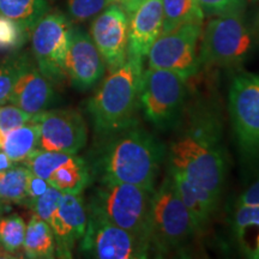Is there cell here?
<instances>
[{"mask_svg": "<svg viewBox=\"0 0 259 259\" xmlns=\"http://www.w3.org/2000/svg\"><path fill=\"white\" fill-rule=\"evenodd\" d=\"M167 149L170 170L183 173L220 199L227 176L223 127L219 113L204 102L187 105Z\"/></svg>", "mask_w": 259, "mask_h": 259, "instance_id": "cell-1", "label": "cell"}, {"mask_svg": "<svg viewBox=\"0 0 259 259\" xmlns=\"http://www.w3.org/2000/svg\"><path fill=\"white\" fill-rule=\"evenodd\" d=\"M106 139L95 168L100 173V180L155 190L167 156L166 147L138 122Z\"/></svg>", "mask_w": 259, "mask_h": 259, "instance_id": "cell-2", "label": "cell"}, {"mask_svg": "<svg viewBox=\"0 0 259 259\" xmlns=\"http://www.w3.org/2000/svg\"><path fill=\"white\" fill-rule=\"evenodd\" d=\"M143 71V59L128 56L88 100L87 112L99 137L107 138L137 124Z\"/></svg>", "mask_w": 259, "mask_h": 259, "instance_id": "cell-3", "label": "cell"}, {"mask_svg": "<svg viewBox=\"0 0 259 259\" xmlns=\"http://www.w3.org/2000/svg\"><path fill=\"white\" fill-rule=\"evenodd\" d=\"M199 233L169 174L154 190L151 199L148 231L150 253L166 257L185 251Z\"/></svg>", "mask_w": 259, "mask_h": 259, "instance_id": "cell-4", "label": "cell"}, {"mask_svg": "<svg viewBox=\"0 0 259 259\" xmlns=\"http://www.w3.org/2000/svg\"><path fill=\"white\" fill-rule=\"evenodd\" d=\"M254 36L245 6L212 16L199 38L200 66L239 69L250 59Z\"/></svg>", "mask_w": 259, "mask_h": 259, "instance_id": "cell-5", "label": "cell"}, {"mask_svg": "<svg viewBox=\"0 0 259 259\" xmlns=\"http://www.w3.org/2000/svg\"><path fill=\"white\" fill-rule=\"evenodd\" d=\"M153 194L154 190L141 186L100 180L87 209L149 241V215Z\"/></svg>", "mask_w": 259, "mask_h": 259, "instance_id": "cell-6", "label": "cell"}, {"mask_svg": "<svg viewBox=\"0 0 259 259\" xmlns=\"http://www.w3.org/2000/svg\"><path fill=\"white\" fill-rule=\"evenodd\" d=\"M228 111L242 163L259 173V73L242 71L233 77Z\"/></svg>", "mask_w": 259, "mask_h": 259, "instance_id": "cell-7", "label": "cell"}, {"mask_svg": "<svg viewBox=\"0 0 259 259\" xmlns=\"http://www.w3.org/2000/svg\"><path fill=\"white\" fill-rule=\"evenodd\" d=\"M189 105L187 78L171 71H143L141 85V111L154 127L176 130Z\"/></svg>", "mask_w": 259, "mask_h": 259, "instance_id": "cell-8", "label": "cell"}, {"mask_svg": "<svg viewBox=\"0 0 259 259\" xmlns=\"http://www.w3.org/2000/svg\"><path fill=\"white\" fill-rule=\"evenodd\" d=\"M72 27V22L61 12H47L30 32L31 56L53 85L67 79L65 63Z\"/></svg>", "mask_w": 259, "mask_h": 259, "instance_id": "cell-9", "label": "cell"}, {"mask_svg": "<svg viewBox=\"0 0 259 259\" xmlns=\"http://www.w3.org/2000/svg\"><path fill=\"white\" fill-rule=\"evenodd\" d=\"M203 24H185L161 32L148 53L151 69L171 71L189 79L199 72V38Z\"/></svg>", "mask_w": 259, "mask_h": 259, "instance_id": "cell-10", "label": "cell"}, {"mask_svg": "<svg viewBox=\"0 0 259 259\" xmlns=\"http://www.w3.org/2000/svg\"><path fill=\"white\" fill-rule=\"evenodd\" d=\"M80 251L99 259H144L150 254V246L147 239L113 225L88 210Z\"/></svg>", "mask_w": 259, "mask_h": 259, "instance_id": "cell-11", "label": "cell"}, {"mask_svg": "<svg viewBox=\"0 0 259 259\" xmlns=\"http://www.w3.org/2000/svg\"><path fill=\"white\" fill-rule=\"evenodd\" d=\"M22 164L63 193L80 194L93 178L88 162L77 154L36 149Z\"/></svg>", "mask_w": 259, "mask_h": 259, "instance_id": "cell-12", "label": "cell"}, {"mask_svg": "<svg viewBox=\"0 0 259 259\" xmlns=\"http://www.w3.org/2000/svg\"><path fill=\"white\" fill-rule=\"evenodd\" d=\"M38 127L37 149L59 153L78 154L88 142V128L79 112L53 109L31 116Z\"/></svg>", "mask_w": 259, "mask_h": 259, "instance_id": "cell-13", "label": "cell"}, {"mask_svg": "<svg viewBox=\"0 0 259 259\" xmlns=\"http://www.w3.org/2000/svg\"><path fill=\"white\" fill-rule=\"evenodd\" d=\"M90 36L109 71L122 65L128 57V15L112 4L94 17Z\"/></svg>", "mask_w": 259, "mask_h": 259, "instance_id": "cell-14", "label": "cell"}, {"mask_svg": "<svg viewBox=\"0 0 259 259\" xmlns=\"http://www.w3.org/2000/svg\"><path fill=\"white\" fill-rule=\"evenodd\" d=\"M56 92L53 84L42 74L34 58L28 52H19L17 77L9 103L34 115L54 103Z\"/></svg>", "mask_w": 259, "mask_h": 259, "instance_id": "cell-15", "label": "cell"}, {"mask_svg": "<svg viewBox=\"0 0 259 259\" xmlns=\"http://www.w3.org/2000/svg\"><path fill=\"white\" fill-rule=\"evenodd\" d=\"M67 79L79 92L92 89L101 80L106 63L92 36L82 28L72 27L65 63Z\"/></svg>", "mask_w": 259, "mask_h": 259, "instance_id": "cell-16", "label": "cell"}, {"mask_svg": "<svg viewBox=\"0 0 259 259\" xmlns=\"http://www.w3.org/2000/svg\"><path fill=\"white\" fill-rule=\"evenodd\" d=\"M87 222L88 209L82 196L63 193L59 205L48 221L56 238V257H72L74 245L85 233Z\"/></svg>", "mask_w": 259, "mask_h": 259, "instance_id": "cell-17", "label": "cell"}, {"mask_svg": "<svg viewBox=\"0 0 259 259\" xmlns=\"http://www.w3.org/2000/svg\"><path fill=\"white\" fill-rule=\"evenodd\" d=\"M162 27V0H143L128 16V56L144 60Z\"/></svg>", "mask_w": 259, "mask_h": 259, "instance_id": "cell-18", "label": "cell"}, {"mask_svg": "<svg viewBox=\"0 0 259 259\" xmlns=\"http://www.w3.org/2000/svg\"><path fill=\"white\" fill-rule=\"evenodd\" d=\"M169 174L173 178L174 185L184 205L189 210L197 228L202 233L218 209L220 199L213 197L209 191L194 184L180 171L169 170Z\"/></svg>", "mask_w": 259, "mask_h": 259, "instance_id": "cell-19", "label": "cell"}, {"mask_svg": "<svg viewBox=\"0 0 259 259\" xmlns=\"http://www.w3.org/2000/svg\"><path fill=\"white\" fill-rule=\"evenodd\" d=\"M24 254L30 259H51L56 257V238L51 226L34 215L25 227Z\"/></svg>", "mask_w": 259, "mask_h": 259, "instance_id": "cell-20", "label": "cell"}, {"mask_svg": "<svg viewBox=\"0 0 259 259\" xmlns=\"http://www.w3.org/2000/svg\"><path fill=\"white\" fill-rule=\"evenodd\" d=\"M38 144V127L34 121L18 126L3 137L0 150H3L15 163L23 162Z\"/></svg>", "mask_w": 259, "mask_h": 259, "instance_id": "cell-21", "label": "cell"}, {"mask_svg": "<svg viewBox=\"0 0 259 259\" xmlns=\"http://www.w3.org/2000/svg\"><path fill=\"white\" fill-rule=\"evenodd\" d=\"M48 10L47 0H0V16L17 22L30 32Z\"/></svg>", "mask_w": 259, "mask_h": 259, "instance_id": "cell-22", "label": "cell"}, {"mask_svg": "<svg viewBox=\"0 0 259 259\" xmlns=\"http://www.w3.org/2000/svg\"><path fill=\"white\" fill-rule=\"evenodd\" d=\"M163 27L167 32L185 24H203L205 15L197 0H162Z\"/></svg>", "mask_w": 259, "mask_h": 259, "instance_id": "cell-23", "label": "cell"}, {"mask_svg": "<svg viewBox=\"0 0 259 259\" xmlns=\"http://www.w3.org/2000/svg\"><path fill=\"white\" fill-rule=\"evenodd\" d=\"M28 168L24 164L0 171V199L3 203L27 206Z\"/></svg>", "mask_w": 259, "mask_h": 259, "instance_id": "cell-24", "label": "cell"}, {"mask_svg": "<svg viewBox=\"0 0 259 259\" xmlns=\"http://www.w3.org/2000/svg\"><path fill=\"white\" fill-rule=\"evenodd\" d=\"M24 220L18 215H9L0 219V246L8 253H17L23 248L25 235Z\"/></svg>", "mask_w": 259, "mask_h": 259, "instance_id": "cell-25", "label": "cell"}, {"mask_svg": "<svg viewBox=\"0 0 259 259\" xmlns=\"http://www.w3.org/2000/svg\"><path fill=\"white\" fill-rule=\"evenodd\" d=\"M30 31L12 19L0 16V52L19 51L28 38Z\"/></svg>", "mask_w": 259, "mask_h": 259, "instance_id": "cell-26", "label": "cell"}, {"mask_svg": "<svg viewBox=\"0 0 259 259\" xmlns=\"http://www.w3.org/2000/svg\"><path fill=\"white\" fill-rule=\"evenodd\" d=\"M251 229H259V206L236 205L233 216V232L242 247Z\"/></svg>", "mask_w": 259, "mask_h": 259, "instance_id": "cell-27", "label": "cell"}, {"mask_svg": "<svg viewBox=\"0 0 259 259\" xmlns=\"http://www.w3.org/2000/svg\"><path fill=\"white\" fill-rule=\"evenodd\" d=\"M115 0H67V15L74 23H82L90 18L96 17Z\"/></svg>", "mask_w": 259, "mask_h": 259, "instance_id": "cell-28", "label": "cell"}, {"mask_svg": "<svg viewBox=\"0 0 259 259\" xmlns=\"http://www.w3.org/2000/svg\"><path fill=\"white\" fill-rule=\"evenodd\" d=\"M19 51L12 52L0 60V106L8 105L17 77Z\"/></svg>", "mask_w": 259, "mask_h": 259, "instance_id": "cell-29", "label": "cell"}, {"mask_svg": "<svg viewBox=\"0 0 259 259\" xmlns=\"http://www.w3.org/2000/svg\"><path fill=\"white\" fill-rule=\"evenodd\" d=\"M31 116L14 105L0 106V142L10 131L30 121Z\"/></svg>", "mask_w": 259, "mask_h": 259, "instance_id": "cell-30", "label": "cell"}, {"mask_svg": "<svg viewBox=\"0 0 259 259\" xmlns=\"http://www.w3.org/2000/svg\"><path fill=\"white\" fill-rule=\"evenodd\" d=\"M63 197V192L59 190L54 189V187L50 186L42 196L38 197L30 204V208L34 211V215L40 218L48 223L52 215H53L56 209L59 205V202Z\"/></svg>", "mask_w": 259, "mask_h": 259, "instance_id": "cell-31", "label": "cell"}, {"mask_svg": "<svg viewBox=\"0 0 259 259\" xmlns=\"http://www.w3.org/2000/svg\"><path fill=\"white\" fill-rule=\"evenodd\" d=\"M205 16H216L229 10L245 6L246 0H197Z\"/></svg>", "mask_w": 259, "mask_h": 259, "instance_id": "cell-32", "label": "cell"}, {"mask_svg": "<svg viewBox=\"0 0 259 259\" xmlns=\"http://www.w3.org/2000/svg\"><path fill=\"white\" fill-rule=\"evenodd\" d=\"M48 187H50V184H48L46 180L42 179L40 177L35 176L34 173H31V171L29 170L28 180H27V196H28L27 206L28 208L30 206V204L34 202L35 199L38 198V197L42 196V194L46 192Z\"/></svg>", "mask_w": 259, "mask_h": 259, "instance_id": "cell-33", "label": "cell"}, {"mask_svg": "<svg viewBox=\"0 0 259 259\" xmlns=\"http://www.w3.org/2000/svg\"><path fill=\"white\" fill-rule=\"evenodd\" d=\"M236 205H257L259 206V178L252 185L241 193Z\"/></svg>", "mask_w": 259, "mask_h": 259, "instance_id": "cell-34", "label": "cell"}, {"mask_svg": "<svg viewBox=\"0 0 259 259\" xmlns=\"http://www.w3.org/2000/svg\"><path fill=\"white\" fill-rule=\"evenodd\" d=\"M143 0H115V4H118L120 8L125 10V12L130 16L134 10L141 4Z\"/></svg>", "mask_w": 259, "mask_h": 259, "instance_id": "cell-35", "label": "cell"}, {"mask_svg": "<svg viewBox=\"0 0 259 259\" xmlns=\"http://www.w3.org/2000/svg\"><path fill=\"white\" fill-rule=\"evenodd\" d=\"M14 164H16L14 161L6 155L4 151L0 150V171H4L9 168H11Z\"/></svg>", "mask_w": 259, "mask_h": 259, "instance_id": "cell-36", "label": "cell"}, {"mask_svg": "<svg viewBox=\"0 0 259 259\" xmlns=\"http://www.w3.org/2000/svg\"><path fill=\"white\" fill-rule=\"evenodd\" d=\"M251 257L252 258H257L259 259V232L257 236H255V240H254V245H253V250L251 252Z\"/></svg>", "mask_w": 259, "mask_h": 259, "instance_id": "cell-37", "label": "cell"}, {"mask_svg": "<svg viewBox=\"0 0 259 259\" xmlns=\"http://www.w3.org/2000/svg\"><path fill=\"white\" fill-rule=\"evenodd\" d=\"M9 257H11V255H10V253H8V252L6 251H4V250H0V258H9Z\"/></svg>", "mask_w": 259, "mask_h": 259, "instance_id": "cell-38", "label": "cell"}, {"mask_svg": "<svg viewBox=\"0 0 259 259\" xmlns=\"http://www.w3.org/2000/svg\"><path fill=\"white\" fill-rule=\"evenodd\" d=\"M0 204H3V202H2V199H0Z\"/></svg>", "mask_w": 259, "mask_h": 259, "instance_id": "cell-39", "label": "cell"}]
</instances>
